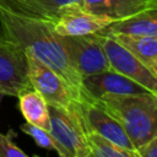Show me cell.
<instances>
[{"label": "cell", "instance_id": "7", "mask_svg": "<svg viewBox=\"0 0 157 157\" xmlns=\"http://www.w3.org/2000/svg\"><path fill=\"white\" fill-rule=\"evenodd\" d=\"M26 52L16 43L2 39L0 42V88L5 96H18L31 88Z\"/></svg>", "mask_w": 157, "mask_h": 157}, {"label": "cell", "instance_id": "16", "mask_svg": "<svg viewBox=\"0 0 157 157\" xmlns=\"http://www.w3.org/2000/svg\"><path fill=\"white\" fill-rule=\"evenodd\" d=\"M82 0H25L29 9L34 12L37 20L54 22L61 10L70 4H81Z\"/></svg>", "mask_w": 157, "mask_h": 157}, {"label": "cell", "instance_id": "5", "mask_svg": "<svg viewBox=\"0 0 157 157\" xmlns=\"http://www.w3.org/2000/svg\"><path fill=\"white\" fill-rule=\"evenodd\" d=\"M102 34L103 49L110 64V70L124 75L135 81L145 90L157 94V74L144 64L129 49L121 45L113 36L99 32Z\"/></svg>", "mask_w": 157, "mask_h": 157}, {"label": "cell", "instance_id": "3", "mask_svg": "<svg viewBox=\"0 0 157 157\" xmlns=\"http://www.w3.org/2000/svg\"><path fill=\"white\" fill-rule=\"evenodd\" d=\"M49 107V132L61 150V157H91L87 145V129L81 103L71 109Z\"/></svg>", "mask_w": 157, "mask_h": 157}, {"label": "cell", "instance_id": "8", "mask_svg": "<svg viewBox=\"0 0 157 157\" xmlns=\"http://www.w3.org/2000/svg\"><path fill=\"white\" fill-rule=\"evenodd\" d=\"M113 22V18L94 15L75 2L65 6L52 25L60 36H86L101 32Z\"/></svg>", "mask_w": 157, "mask_h": 157}, {"label": "cell", "instance_id": "13", "mask_svg": "<svg viewBox=\"0 0 157 157\" xmlns=\"http://www.w3.org/2000/svg\"><path fill=\"white\" fill-rule=\"evenodd\" d=\"M17 97L20 110L26 121L49 131L50 117L49 107L45 99L33 87L22 91Z\"/></svg>", "mask_w": 157, "mask_h": 157}, {"label": "cell", "instance_id": "2", "mask_svg": "<svg viewBox=\"0 0 157 157\" xmlns=\"http://www.w3.org/2000/svg\"><path fill=\"white\" fill-rule=\"evenodd\" d=\"M94 103L120 123L135 150L157 136V94H104Z\"/></svg>", "mask_w": 157, "mask_h": 157}, {"label": "cell", "instance_id": "18", "mask_svg": "<svg viewBox=\"0 0 157 157\" xmlns=\"http://www.w3.org/2000/svg\"><path fill=\"white\" fill-rule=\"evenodd\" d=\"M11 135L12 131L6 135L0 132V157H27V153L12 141Z\"/></svg>", "mask_w": 157, "mask_h": 157}, {"label": "cell", "instance_id": "14", "mask_svg": "<svg viewBox=\"0 0 157 157\" xmlns=\"http://www.w3.org/2000/svg\"><path fill=\"white\" fill-rule=\"evenodd\" d=\"M109 34V33H108ZM157 74V36L110 34Z\"/></svg>", "mask_w": 157, "mask_h": 157}, {"label": "cell", "instance_id": "19", "mask_svg": "<svg viewBox=\"0 0 157 157\" xmlns=\"http://www.w3.org/2000/svg\"><path fill=\"white\" fill-rule=\"evenodd\" d=\"M0 10L25 17L36 18L34 12L25 2V0H0Z\"/></svg>", "mask_w": 157, "mask_h": 157}, {"label": "cell", "instance_id": "9", "mask_svg": "<svg viewBox=\"0 0 157 157\" xmlns=\"http://www.w3.org/2000/svg\"><path fill=\"white\" fill-rule=\"evenodd\" d=\"M81 108L87 130L94 131L115 145L136 153L128 134L115 118L96 103H81Z\"/></svg>", "mask_w": 157, "mask_h": 157}, {"label": "cell", "instance_id": "20", "mask_svg": "<svg viewBox=\"0 0 157 157\" xmlns=\"http://www.w3.org/2000/svg\"><path fill=\"white\" fill-rule=\"evenodd\" d=\"M137 157H157V136L136 148Z\"/></svg>", "mask_w": 157, "mask_h": 157}, {"label": "cell", "instance_id": "6", "mask_svg": "<svg viewBox=\"0 0 157 157\" xmlns=\"http://www.w3.org/2000/svg\"><path fill=\"white\" fill-rule=\"evenodd\" d=\"M27 63L31 85L45 99L48 105L71 109L80 103L69 85L54 70L29 54H27Z\"/></svg>", "mask_w": 157, "mask_h": 157}, {"label": "cell", "instance_id": "4", "mask_svg": "<svg viewBox=\"0 0 157 157\" xmlns=\"http://www.w3.org/2000/svg\"><path fill=\"white\" fill-rule=\"evenodd\" d=\"M59 40L71 65L81 75L82 80L86 76L110 70V64L103 49L102 34L99 32L86 36L59 34Z\"/></svg>", "mask_w": 157, "mask_h": 157}, {"label": "cell", "instance_id": "11", "mask_svg": "<svg viewBox=\"0 0 157 157\" xmlns=\"http://www.w3.org/2000/svg\"><path fill=\"white\" fill-rule=\"evenodd\" d=\"M101 32L128 36H157V0H151V4L142 11L115 21Z\"/></svg>", "mask_w": 157, "mask_h": 157}, {"label": "cell", "instance_id": "15", "mask_svg": "<svg viewBox=\"0 0 157 157\" xmlns=\"http://www.w3.org/2000/svg\"><path fill=\"white\" fill-rule=\"evenodd\" d=\"M87 145L91 157H137L135 152L123 148L91 130H87Z\"/></svg>", "mask_w": 157, "mask_h": 157}, {"label": "cell", "instance_id": "17", "mask_svg": "<svg viewBox=\"0 0 157 157\" xmlns=\"http://www.w3.org/2000/svg\"><path fill=\"white\" fill-rule=\"evenodd\" d=\"M20 129L25 134L29 135L39 147L49 150V151H55L59 156H61V150H60L59 145L56 144V141L54 140V137L52 136V134L48 130H44V129L36 126L33 124H29L27 121L25 124H22L20 126Z\"/></svg>", "mask_w": 157, "mask_h": 157}, {"label": "cell", "instance_id": "21", "mask_svg": "<svg viewBox=\"0 0 157 157\" xmlns=\"http://www.w3.org/2000/svg\"><path fill=\"white\" fill-rule=\"evenodd\" d=\"M5 96V93H4V91L0 88V102H1V99H2V97Z\"/></svg>", "mask_w": 157, "mask_h": 157}, {"label": "cell", "instance_id": "10", "mask_svg": "<svg viewBox=\"0 0 157 157\" xmlns=\"http://www.w3.org/2000/svg\"><path fill=\"white\" fill-rule=\"evenodd\" d=\"M83 86L94 102L104 94H135L150 92L135 81L113 70L83 77Z\"/></svg>", "mask_w": 157, "mask_h": 157}, {"label": "cell", "instance_id": "1", "mask_svg": "<svg viewBox=\"0 0 157 157\" xmlns=\"http://www.w3.org/2000/svg\"><path fill=\"white\" fill-rule=\"evenodd\" d=\"M0 33L4 39L18 44L27 54L54 70L69 85L76 101L94 103L83 86L81 75L71 65L52 22L0 10Z\"/></svg>", "mask_w": 157, "mask_h": 157}, {"label": "cell", "instance_id": "12", "mask_svg": "<svg viewBox=\"0 0 157 157\" xmlns=\"http://www.w3.org/2000/svg\"><path fill=\"white\" fill-rule=\"evenodd\" d=\"M151 4V0H82L85 10L101 16H107L114 21L130 17Z\"/></svg>", "mask_w": 157, "mask_h": 157}, {"label": "cell", "instance_id": "22", "mask_svg": "<svg viewBox=\"0 0 157 157\" xmlns=\"http://www.w3.org/2000/svg\"><path fill=\"white\" fill-rule=\"evenodd\" d=\"M2 39H4V38H2V36H1V33H0V42H2Z\"/></svg>", "mask_w": 157, "mask_h": 157}]
</instances>
